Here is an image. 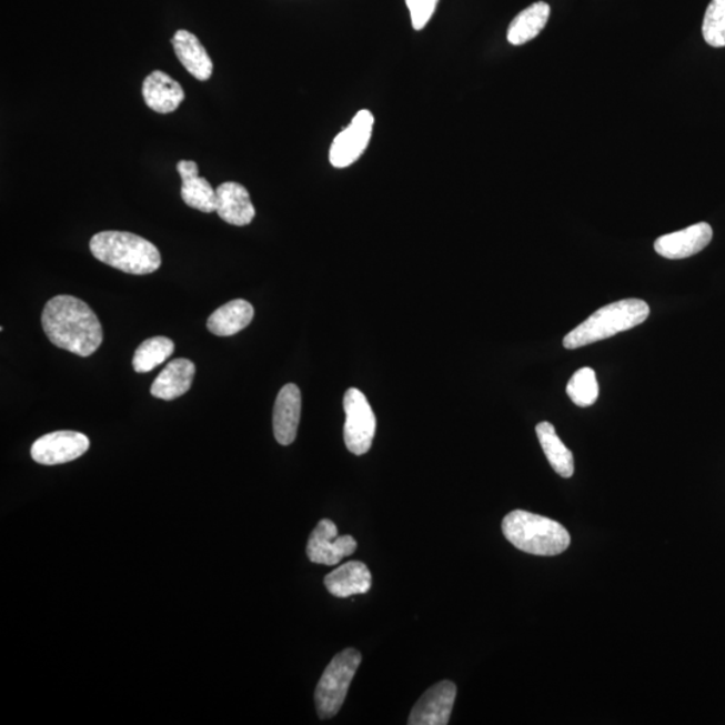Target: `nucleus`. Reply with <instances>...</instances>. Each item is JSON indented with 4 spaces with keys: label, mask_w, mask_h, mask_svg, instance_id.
<instances>
[{
    "label": "nucleus",
    "mask_w": 725,
    "mask_h": 725,
    "mask_svg": "<svg viewBox=\"0 0 725 725\" xmlns=\"http://www.w3.org/2000/svg\"><path fill=\"white\" fill-rule=\"evenodd\" d=\"M42 326L58 349L82 358L93 355L104 339L98 314L85 301L68 294L48 301L42 313Z\"/></svg>",
    "instance_id": "obj_1"
},
{
    "label": "nucleus",
    "mask_w": 725,
    "mask_h": 725,
    "mask_svg": "<svg viewBox=\"0 0 725 725\" xmlns=\"http://www.w3.org/2000/svg\"><path fill=\"white\" fill-rule=\"evenodd\" d=\"M94 259L119 271L145 275L162 265V255L152 242L128 231H101L91 240Z\"/></svg>",
    "instance_id": "obj_2"
},
{
    "label": "nucleus",
    "mask_w": 725,
    "mask_h": 725,
    "mask_svg": "<svg viewBox=\"0 0 725 725\" xmlns=\"http://www.w3.org/2000/svg\"><path fill=\"white\" fill-rule=\"evenodd\" d=\"M503 534L523 553L555 556L570 547L568 531L553 518L527 511H513L503 520Z\"/></svg>",
    "instance_id": "obj_3"
},
{
    "label": "nucleus",
    "mask_w": 725,
    "mask_h": 725,
    "mask_svg": "<svg viewBox=\"0 0 725 725\" xmlns=\"http://www.w3.org/2000/svg\"><path fill=\"white\" fill-rule=\"evenodd\" d=\"M650 314V305L640 299L621 300L617 303L600 308L564 338V349H581V346L613 338L617 333L645 323Z\"/></svg>",
    "instance_id": "obj_4"
},
{
    "label": "nucleus",
    "mask_w": 725,
    "mask_h": 725,
    "mask_svg": "<svg viewBox=\"0 0 725 725\" xmlns=\"http://www.w3.org/2000/svg\"><path fill=\"white\" fill-rule=\"evenodd\" d=\"M361 664L362 654L356 650H345L333 657L314 693L320 717L331 718L338 715Z\"/></svg>",
    "instance_id": "obj_5"
},
{
    "label": "nucleus",
    "mask_w": 725,
    "mask_h": 725,
    "mask_svg": "<svg viewBox=\"0 0 725 725\" xmlns=\"http://www.w3.org/2000/svg\"><path fill=\"white\" fill-rule=\"evenodd\" d=\"M344 442L352 454L363 455L372 446L376 432L375 414L361 390L350 389L344 395Z\"/></svg>",
    "instance_id": "obj_6"
},
{
    "label": "nucleus",
    "mask_w": 725,
    "mask_h": 725,
    "mask_svg": "<svg viewBox=\"0 0 725 725\" xmlns=\"http://www.w3.org/2000/svg\"><path fill=\"white\" fill-rule=\"evenodd\" d=\"M374 123V114L363 109L355 114L350 125L338 134L330 150V162L335 169H346L361 159L370 144Z\"/></svg>",
    "instance_id": "obj_7"
},
{
    "label": "nucleus",
    "mask_w": 725,
    "mask_h": 725,
    "mask_svg": "<svg viewBox=\"0 0 725 725\" xmlns=\"http://www.w3.org/2000/svg\"><path fill=\"white\" fill-rule=\"evenodd\" d=\"M358 543L350 535L339 536L336 524L323 518L312 531L306 545V555L312 563L336 566L346 556L355 553Z\"/></svg>",
    "instance_id": "obj_8"
},
{
    "label": "nucleus",
    "mask_w": 725,
    "mask_h": 725,
    "mask_svg": "<svg viewBox=\"0 0 725 725\" xmlns=\"http://www.w3.org/2000/svg\"><path fill=\"white\" fill-rule=\"evenodd\" d=\"M91 442L79 432H54L38 439L31 446V457L41 465H61L80 459L88 452Z\"/></svg>",
    "instance_id": "obj_9"
},
{
    "label": "nucleus",
    "mask_w": 725,
    "mask_h": 725,
    "mask_svg": "<svg viewBox=\"0 0 725 725\" xmlns=\"http://www.w3.org/2000/svg\"><path fill=\"white\" fill-rule=\"evenodd\" d=\"M457 696L454 683L441 682L423 693L414 705L407 724L410 725H446L451 721L453 705Z\"/></svg>",
    "instance_id": "obj_10"
},
{
    "label": "nucleus",
    "mask_w": 725,
    "mask_h": 725,
    "mask_svg": "<svg viewBox=\"0 0 725 725\" xmlns=\"http://www.w3.org/2000/svg\"><path fill=\"white\" fill-rule=\"evenodd\" d=\"M714 236V231L707 222L692 224L676 233L659 236L654 242V249L661 256L668 260H684L703 252Z\"/></svg>",
    "instance_id": "obj_11"
},
{
    "label": "nucleus",
    "mask_w": 725,
    "mask_h": 725,
    "mask_svg": "<svg viewBox=\"0 0 725 725\" xmlns=\"http://www.w3.org/2000/svg\"><path fill=\"white\" fill-rule=\"evenodd\" d=\"M301 416V391L288 383L281 389L273 410V432L280 445H291L298 437Z\"/></svg>",
    "instance_id": "obj_12"
},
{
    "label": "nucleus",
    "mask_w": 725,
    "mask_h": 725,
    "mask_svg": "<svg viewBox=\"0 0 725 725\" xmlns=\"http://www.w3.org/2000/svg\"><path fill=\"white\" fill-rule=\"evenodd\" d=\"M221 220L233 226H248L255 217L252 198L242 184L222 183L217 189V211Z\"/></svg>",
    "instance_id": "obj_13"
},
{
    "label": "nucleus",
    "mask_w": 725,
    "mask_h": 725,
    "mask_svg": "<svg viewBox=\"0 0 725 725\" xmlns=\"http://www.w3.org/2000/svg\"><path fill=\"white\" fill-rule=\"evenodd\" d=\"M177 170L182 178L181 195L189 208L202 211V213H215L217 190L213 189L207 179L199 177V167L192 160H181Z\"/></svg>",
    "instance_id": "obj_14"
},
{
    "label": "nucleus",
    "mask_w": 725,
    "mask_h": 725,
    "mask_svg": "<svg viewBox=\"0 0 725 725\" xmlns=\"http://www.w3.org/2000/svg\"><path fill=\"white\" fill-rule=\"evenodd\" d=\"M143 98L147 107L160 114L175 112L184 100V91L178 81L162 72L153 70L143 82Z\"/></svg>",
    "instance_id": "obj_15"
},
{
    "label": "nucleus",
    "mask_w": 725,
    "mask_h": 725,
    "mask_svg": "<svg viewBox=\"0 0 725 725\" xmlns=\"http://www.w3.org/2000/svg\"><path fill=\"white\" fill-rule=\"evenodd\" d=\"M178 60L198 81H208L213 75V61L199 38L188 30H179L172 38Z\"/></svg>",
    "instance_id": "obj_16"
},
{
    "label": "nucleus",
    "mask_w": 725,
    "mask_h": 725,
    "mask_svg": "<svg viewBox=\"0 0 725 725\" xmlns=\"http://www.w3.org/2000/svg\"><path fill=\"white\" fill-rule=\"evenodd\" d=\"M195 364L189 359H175L160 372L151 387V394L159 400L173 401L191 389L195 376Z\"/></svg>",
    "instance_id": "obj_17"
},
{
    "label": "nucleus",
    "mask_w": 725,
    "mask_h": 725,
    "mask_svg": "<svg viewBox=\"0 0 725 725\" xmlns=\"http://www.w3.org/2000/svg\"><path fill=\"white\" fill-rule=\"evenodd\" d=\"M325 587L338 598H349L351 595L367 594L372 586V576L364 563L352 561L333 570L325 576Z\"/></svg>",
    "instance_id": "obj_18"
},
{
    "label": "nucleus",
    "mask_w": 725,
    "mask_h": 725,
    "mask_svg": "<svg viewBox=\"0 0 725 725\" xmlns=\"http://www.w3.org/2000/svg\"><path fill=\"white\" fill-rule=\"evenodd\" d=\"M254 319V308L246 300H233L218 308L208 320V330L217 336H233Z\"/></svg>",
    "instance_id": "obj_19"
},
{
    "label": "nucleus",
    "mask_w": 725,
    "mask_h": 725,
    "mask_svg": "<svg viewBox=\"0 0 725 725\" xmlns=\"http://www.w3.org/2000/svg\"><path fill=\"white\" fill-rule=\"evenodd\" d=\"M551 14V9L547 3L537 2L531 4L528 9L523 10L513 19L510 24L506 40L513 47H522L542 33L547 24Z\"/></svg>",
    "instance_id": "obj_20"
},
{
    "label": "nucleus",
    "mask_w": 725,
    "mask_h": 725,
    "mask_svg": "<svg viewBox=\"0 0 725 725\" xmlns=\"http://www.w3.org/2000/svg\"><path fill=\"white\" fill-rule=\"evenodd\" d=\"M536 434L545 457H547L553 470L564 479L573 477L575 471L574 455L557 437L553 423H538Z\"/></svg>",
    "instance_id": "obj_21"
},
{
    "label": "nucleus",
    "mask_w": 725,
    "mask_h": 725,
    "mask_svg": "<svg viewBox=\"0 0 725 725\" xmlns=\"http://www.w3.org/2000/svg\"><path fill=\"white\" fill-rule=\"evenodd\" d=\"M173 351H175V344L169 338L155 336L147 339L134 352L133 369L139 374H145V372H150L157 369L158 365L163 364L173 354Z\"/></svg>",
    "instance_id": "obj_22"
},
{
    "label": "nucleus",
    "mask_w": 725,
    "mask_h": 725,
    "mask_svg": "<svg viewBox=\"0 0 725 725\" xmlns=\"http://www.w3.org/2000/svg\"><path fill=\"white\" fill-rule=\"evenodd\" d=\"M570 400L576 406L588 407L598 400L600 384L596 381L595 371L590 367L577 370L567 384Z\"/></svg>",
    "instance_id": "obj_23"
},
{
    "label": "nucleus",
    "mask_w": 725,
    "mask_h": 725,
    "mask_svg": "<svg viewBox=\"0 0 725 725\" xmlns=\"http://www.w3.org/2000/svg\"><path fill=\"white\" fill-rule=\"evenodd\" d=\"M703 37L712 48H725V0H712L705 11Z\"/></svg>",
    "instance_id": "obj_24"
},
{
    "label": "nucleus",
    "mask_w": 725,
    "mask_h": 725,
    "mask_svg": "<svg viewBox=\"0 0 725 725\" xmlns=\"http://www.w3.org/2000/svg\"><path fill=\"white\" fill-rule=\"evenodd\" d=\"M406 4L412 17L413 28L422 30L426 28L430 19H432L435 9H437L439 0H406Z\"/></svg>",
    "instance_id": "obj_25"
}]
</instances>
